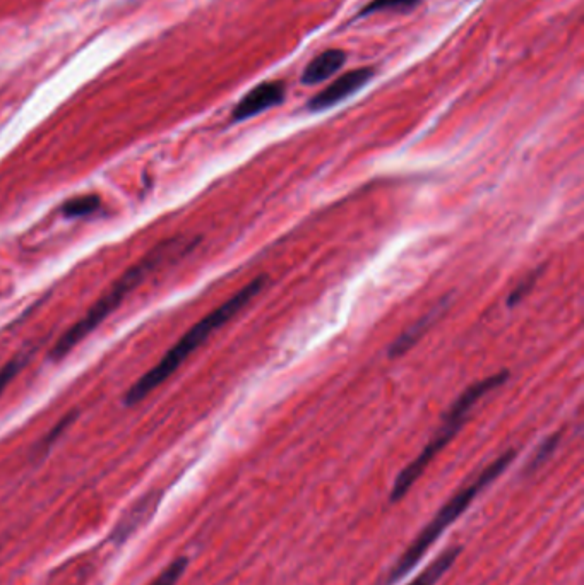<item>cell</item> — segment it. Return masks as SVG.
Segmentation results:
<instances>
[{"label":"cell","mask_w":584,"mask_h":585,"mask_svg":"<svg viewBox=\"0 0 584 585\" xmlns=\"http://www.w3.org/2000/svg\"><path fill=\"white\" fill-rule=\"evenodd\" d=\"M266 283H268V278L266 276H259V278L247 284L245 288H242L239 293H235L228 302L223 303L221 307L216 308L211 314L206 315L203 320H199L194 327H191L189 331L185 332L184 336L180 337L177 343L173 344L172 348L168 349L167 353L156 363L155 367L148 370L141 379L136 380L131 385V389L127 390L126 396H124V404L126 406L139 404V402L143 401L144 397H148L163 382H167L173 373L177 372L184 365L185 360L194 351L201 348L218 329H221L235 315L242 312L263 291Z\"/></svg>","instance_id":"cell-1"},{"label":"cell","mask_w":584,"mask_h":585,"mask_svg":"<svg viewBox=\"0 0 584 585\" xmlns=\"http://www.w3.org/2000/svg\"><path fill=\"white\" fill-rule=\"evenodd\" d=\"M196 243L197 240L185 242L184 238H172L167 242H161L144 259L139 260L138 264L127 269L115 281L114 286L88 310V314L60 336L59 341L52 348L50 358L59 361L64 356L69 355L72 349L76 348L81 341L90 336L91 332L95 331L96 327H100L107 320L108 315L114 314L127 296L131 295L139 284H143L148 276L158 271L161 266H165L170 260L179 259L187 252H191L192 247H196Z\"/></svg>","instance_id":"cell-2"},{"label":"cell","mask_w":584,"mask_h":585,"mask_svg":"<svg viewBox=\"0 0 584 585\" xmlns=\"http://www.w3.org/2000/svg\"><path fill=\"white\" fill-rule=\"evenodd\" d=\"M516 457L514 450H507L504 454L499 455L490 466L485 467L482 473L478 474L477 479L459 490L449 502L437 512L436 517L430 520L429 526H425L422 532L418 534L417 539L410 544V548L400 556L398 563L391 568L386 585H393L398 580L403 579L410 570L417 567V563L424 558L425 553L430 550V546L441 538L442 532L458 519L459 515L465 514L470 503L482 493L490 483H494L506 471L509 464Z\"/></svg>","instance_id":"cell-3"},{"label":"cell","mask_w":584,"mask_h":585,"mask_svg":"<svg viewBox=\"0 0 584 585\" xmlns=\"http://www.w3.org/2000/svg\"><path fill=\"white\" fill-rule=\"evenodd\" d=\"M509 379V372L502 370L495 375H490L487 379L480 380L477 384H471L468 389L461 394V396L454 401L451 409L447 411L442 421L441 428L437 430L436 437L430 440L429 444L425 445V449L418 454L415 461L410 462L408 466L398 474V478L394 481L393 488H391V495H389V502L398 503L401 498L408 495V491L412 490L413 485L417 483L420 476L425 473V469L429 467L430 462L436 459L439 452L446 447L456 433L461 430V426L465 425L468 413L471 408L482 399L485 394H489L490 390L501 387L506 380Z\"/></svg>","instance_id":"cell-4"},{"label":"cell","mask_w":584,"mask_h":585,"mask_svg":"<svg viewBox=\"0 0 584 585\" xmlns=\"http://www.w3.org/2000/svg\"><path fill=\"white\" fill-rule=\"evenodd\" d=\"M374 76H376V69L372 67H360L355 71L346 72L329 84L328 88L322 89L314 98H310L307 108L310 112L329 110L341 101H345L346 98L355 95L357 91L364 88L365 84H369Z\"/></svg>","instance_id":"cell-5"},{"label":"cell","mask_w":584,"mask_h":585,"mask_svg":"<svg viewBox=\"0 0 584 585\" xmlns=\"http://www.w3.org/2000/svg\"><path fill=\"white\" fill-rule=\"evenodd\" d=\"M287 96V86L281 81H264L252 88L242 100L235 105L232 112L233 122H244L256 115L280 107Z\"/></svg>","instance_id":"cell-6"},{"label":"cell","mask_w":584,"mask_h":585,"mask_svg":"<svg viewBox=\"0 0 584 585\" xmlns=\"http://www.w3.org/2000/svg\"><path fill=\"white\" fill-rule=\"evenodd\" d=\"M161 493L151 491L146 497L141 498L129 512H127L122 519L119 520V524L112 529L110 539L114 541L117 546L131 538L134 532L138 531L139 527L143 526L144 522L155 514L156 507L160 503Z\"/></svg>","instance_id":"cell-7"},{"label":"cell","mask_w":584,"mask_h":585,"mask_svg":"<svg viewBox=\"0 0 584 585\" xmlns=\"http://www.w3.org/2000/svg\"><path fill=\"white\" fill-rule=\"evenodd\" d=\"M346 60H348V55L341 48L324 50L317 55L316 59L310 60L309 65L305 67L302 83L312 86V84L328 81L329 77H333L336 72L341 71V67H345Z\"/></svg>","instance_id":"cell-8"},{"label":"cell","mask_w":584,"mask_h":585,"mask_svg":"<svg viewBox=\"0 0 584 585\" xmlns=\"http://www.w3.org/2000/svg\"><path fill=\"white\" fill-rule=\"evenodd\" d=\"M444 308H446L444 305H439V307L434 308L430 314L425 315L424 319L418 320L417 324L413 325L410 331H406L403 336L398 337L396 343L391 344V348H389V356L391 358H398V356L405 355L408 349H412L417 344L418 339L424 336V332L429 329L432 322L441 315Z\"/></svg>","instance_id":"cell-9"},{"label":"cell","mask_w":584,"mask_h":585,"mask_svg":"<svg viewBox=\"0 0 584 585\" xmlns=\"http://www.w3.org/2000/svg\"><path fill=\"white\" fill-rule=\"evenodd\" d=\"M459 553H461L459 546L442 551L441 555L437 556L436 560L430 563L429 567L425 568L424 572L415 577L408 585H436L444 577V574H447V570L453 567L454 562L458 560Z\"/></svg>","instance_id":"cell-10"},{"label":"cell","mask_w":584,"mask_h":585,"mask_svg":"<svg viewBox=\"0 0 584 585\" xmlns=\"http://www.w3.org/2000/svg\"><path fill=\"white\" fill-rule=\"evenodd\" d=\"M425 0H370L367 6L358 11L357 18H369L374 14L382 12H398V14H408L415 11Z\"/></svg>","instance_id":"cell-11"},{"label":"cell","mask_w":584,"mask_h":585,"mask_svg":"<svg viewBox=\"0 0 584 585\" xmlns=\"http://www.w3.org/2000/svg\"><path fill=\"white\" fill-rule=\"evenodd\" d=\"M100 204H102V199L98 195H78V197H72L69 201L64 202L60 207V213L64 214L66 218H83V216L95 213Z\"/></svg>","instance_id":"cell-12"},{"label":"cell","mask_w":584,"mask_h":585,"mask_svg":"<svg viewBox=\"0 0 584 585\" xmlns=\"http://www.w3.org/2000/svg\"><path fill=\"white\" fill-rule=\"evenodd\" d=\"M187 567H189V560L185 556H180L177 560H173L149 585H175L182 579Z\"/></svg>","instance_id":"cell-13"},{"label":"cell","mask_w":584,"mask_h":585,"mask_svg":"<svg viewBox=\"0 0 584 585\" xmlns=\"http://www.w3.org/2000/svg\"><path fill=\"white\" fill-rule=\"evenodd\" d=\"M559 442H561V433H554L552 437L547 438V440L538 447L537 454L531 459L530 464L526 467V471H528V473L537 471L538 467L542 466L543 462H547L550 455L554 454Z\"/></svg>","instance_id":"cell-14"},{"label":"cell","mask_w":584,"mask_h":585,"mask_svg":"<svg viewBox=\"0 0 584 585\" xmlns=\"http://www.w3.org/2000/svg\"><path fill=\"white\" fill-rule=\"evenodd\" d=\"M26 361H28L26 356H19V358L9 361L6 367L0 370V394L6 390L7 385L11 384L14 377L23 370Z\"/></svg>","instance_id":"cell-15"},{"label":"cell","mask_w":584,"mask_h":585,"mask_svg":"<svg viewBox=\"0 0 584 585\" xmlns=\"http://www.w3.org/2000/svg\"><path fill=\"white\" fill-rule=\"evenodd\" d=\"M540 272H542V269H537V271L533 272L531 276H528L525 281H521V283H519L518 288H516V290L511 293L509 300H507V305H509V307H514L516 303L521 302V300H523V298H525V296L528 295L531 290H533V286H535V283H537Z\"/></svg>","instance_id":"cell-16"},{"label":"cell","mask_w":584,"mask_h":585,"mask_svg":"<svg viewBox=\"0 0 584 585\" xmlns=\"http://www.w3.org/2000/svg\"><path fill=\"white\" fill-rule=\"evenodd\" d=\"M76 420V413L69 414L67 418L60 421L59 426H55L54 432L50 433L47 438H45V442L42 444V449H48L50 445L55 444V440L62 435V433L66 432L67 426L71 425L72 421Z\"/></svg>","instance_id":"cell-17"}]
</instances>
